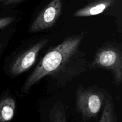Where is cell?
<instances>
[{
    "label": "cell",
    "instance_id": "1",
    "mask_svg": "<svg viewBox=\"0 0 122 122\" xmlns=\"http://www.w3.org/2000/svg\"><path fill=\"white\" fill-rule=\"evenodd\" d=\"M83 37V34L70 36L49 51L26 80L23 91L27 92L45 77H51L57 86H64L89 69V63L81 50Z\"/></svg>",
    "mask_w": 122,
    "mask_h": 122
},
{
    "label": "cell",
    "instance_id": "2",
    "mask_svg": "<svg viewBox=\"0 0 122 122\" xmlns=\"http://www.w3.org/2000/svg\"><path fill=\"white\" fill-rule=\"evenodd\" d=\"M98 68L110 71L114 83L120 85L122 82V54L120 49L112 45L100 48L89 64V69Z\"/></svg>",
    "mask_w": 122,
    "mask_h": 122
},
{
    "label": "cell",
    "instance_id": "3",
    "mask_svg": "<svg viewBox=\"0 0 122 122\" xmlns=\"http://www.w3.org/2000/svg\"><path fill=\"white\" fill-rule=\"evenodd\" d=\"M106 96L102 91L95 89H78L76 92V106L85 120L97 116L104 104Z\"/></svg>",
    "mask_w": 122,
    "mask_h": 122
},
{
    "label": "cell",
    "instance_id": "4",
    "mask_svg": "<svg viewBox=\"0 0 122 122\" xmlns=\"http://www.w3.org/2000/svg\"><path fill=\"white\" fill-rule=\"evenodd\" d=\"M61 11V0H52L35 19L29 32L35 33L51 27L60 16Z\"/></svg>",
    "mask_w": 122,
    "mask_h": 122
},
{
    "label": "cell",
    "instance_id": "5",
    "mask_svg": "<svg viewBox=\"0 0 122 122\" xmlns=\"http://www.w3.org/2000/svg\"><path fill=\"white\" fill-rule=\"evenodd\" d=\"M48 42L47 39H43L17 57L12 63L10 73L12 76H18L27 71L36 61L39 52Z\"/></svg>",
    "mask_w": 122,
    "mask_h": 122
},
{
    "label": "cell",
    "instance_id": "6",
    "mask_svg": "<svg viewBox=\"0 0 122 122\" xmlns=\"http://www.w3.org/2000/svg\"><path fill=\"white\" fill-rule=\"evenodd\" d=\"M115 1L116 0H96L76 11L74 16L83 17L98 15L111 7Z\"/></svg>",
    "mask_w": 122,
    "mask_h": 122
},
{
    "label": "cell",
    "instance_id": "7",
    "mask_svg": "<svg viewBox=\"0 0 122 122\" xmlns=\"http://www.w3.org/2000/svg\"><path fill=\"white\" fill-rule=\"evenodd\" d=\"M16 104L11 97H5L0 100V122H9L13 118Z\"/></svg>",
    "mask_w": 122,
    "mask_h": 122
},
{
    "label": "cell",
    "instance_id": "8",
    "mask_svg": "<svg viewBox=\"0 0 122 122\" xmlns=\"http://www.w3.org/2000/svg\"><path fill=\"white\" fill-rule=\"evenodd\" d=\"M50 122H67L66 108L63 104L57 101L52 106L49 113Z\"/></svg>",
    "mask_w": 122,
    "mask_h": 122
},
{
    "label": "cell",
    "instance_id": "9",
    "mask_svg": "<svg viewBox=\"0 0 122 122\" xmlns=\"http://www.w3.org/2000/svg\"><path fill=\"white\" fill-rule=\"evenodd\" d=\"M99 122H117L114 102L110 98H106Z\"/></svg>",
    "mask_w": 122,
    "mask_h": 122
},
{
    "label": "cell",
    "instance_id": "10",
    "mask_svg": "<svg viewBox=\"0 0 122 122\" xmlns=\"http://www.w3.org/2000/svg\"><path fill=\"white\" fill-rule=\"evenodd\" d=\"M15 18L14 17H5L0 18V30L5 28L14 21Z\"/></svg>",
    "mask_w": 122,
    "mask_h": 122
},
{
    "label": "cell",
    "instance_id": "11",
    "mask_svg": "<svg viewBox=\"0 0 122 122\" xmlns=\"http://www.w3.org/2000/svg\"><path fill=\"white\" fill-rule=\"evenodd\" d=\"M23 1H25V0H7V1H5L4 4L5 5H12L18 4Z\"/></svg>",
    "mask_w": 122,
    "mask_h": 122
},
{
    "label": "cell",
    "instance_id": "12",
    "mask_svg": "<svg viewBox=\"0 0 122 122\" xmlns=\"http://www.w3.org/2000/svg\"><path fill=\"white\" fill-rule=\"evenodd\" d=\"M4 48H5L4 43L2 41H0V58H1L2 53H3Z\"/></svg>",
    "mask_w": 122,
    "mask_h": 122
},
{
    "label": "cell",
    "instance_id": "13",
    "mask_svg": "<svg viewBox=\"0 0 122 122\" xmlns=\"http://www.w3.org/2000/svg\"><path fill=\"white\" fill-rule=\"evenodd\" d=\"M6 1H7V0H0V1H4V2H5Z\"/></svg>",
    "mask_w": 122,
    "mask_h": 122
}]
</instances>
